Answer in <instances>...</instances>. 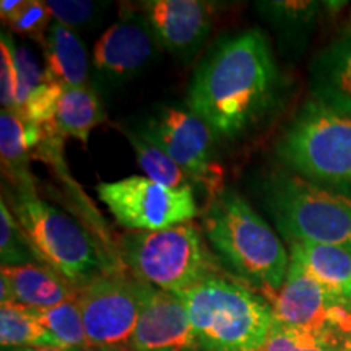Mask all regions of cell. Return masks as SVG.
Listing matches in <instances>:
<instances>
[{
  "label": "cell",
  "mask_w": 351,
  "mask_h": 351,
  "mask_svg": "<svg viewBox=\"0 0 351 351\" xmlns=\"http://www.w3.org/2000/svg\"><path fill=\"white\" fill-rule=\"evenodd\" d=\"M280 72L269 38L258 28L221 39L197 67L187 90V108L215 135L239 138L261 124L275 106Z\"/></svg>",
  "instance_id": "1"
},
{
  "label": "cell",
  "mask_w": 351,
  "mask_h": 351,
  "mask_svg": "<svg viewBox=\"0 0 351 351\" xmlns=\"http://www.w3.org/2000/svg\"><path fill=\"white\" fill-rule=\"evenodd\" d=\"M205 238L218 262L267 296L283 287L289 256L276 232L234 191H219L205 217Z\"/></svg>",
  "instance_id": "2"
},
{
  "label": "cell",
  "mask_w": 351,
  "mask_h": 351,
  "mask_svg": "<svg viewBox=\"0 0 351 351\" xmlns=\"http://www.w3.org/2000/svg\"><path fill=\"white\" fill-rule=\"evenodd\" d=\"M176 295L187 309L195 345L204 351H257L274 326L269 302L219 276Z\"/></svg>",
  "instance_id": "3"
},
{
  "label": "cell",
  "mask_w": 351,
  "mask_h": 351,
  "mask_svg": "<svg viewBox=\"0 0 351 351\" xmlns=\"http://www.w3.org/2000/svg\"><path fill=\"white\" fill-rule=\"evenodd\" d=\"M8 208L44 265L82 288L103 274H114L109 256L90 231L36 191H13Z\"/></svg>",
  "instance_id": "4"
},
{
  "label": "cell",
  "mask_w": 351,
  "mask_h": 351,
  "mask_svg": "<svg viewBox=\"0 0 351 351\" xmlns=\"http://www.w3.org/2000/svg\"><path fill=\"white\" fill-rule=\"evenodd\" d=\"M262 205L289 244H327L351 252V197L301 176L271 174L262 187Z\"/></svg>",
  "instance_id": "5"
},
{
  "label": "cell",
  "mask_w": 351,
  "mask_h": 351,
  "mask_svg": "<svg viewBox=\"0 0 351 351\" xmlns=\"http://www.w3.org/2000/svg\"><path fill=\"white\" fill-rule=\"evenodd\" d=\"M276 153L307 181L351 187V114L307 101L285 129Z\"/></svg>",
  "instance_id": "6"
},
{
  "label": "cell",
  "mask_w": 351,
  "mask_h": 351,
  "mask_svg": "<svg viewBox=\"0 0 351 351\" xmlns=\"http://www.w3.org/2000/svg\"><path fill=\"white\" fill-rule=\"evenodd\" d=\"M121 258L138 282L169 293H181L217 276L213 258L195 226L179 225L160 231H132L119 241Z\"/></svg>",
  "instance_id": "7"
},
{
  "label": "cell",
  "mask_w": 351,
  "mask_h": 351,
  "mask_svg": "<svg viewBox=\"0 0 351 351\" xmlns=\"http://www.w3.org/2000/svg\"><path fill=\"white\" fill-rule=\"evenodd\" d=\"M145 283L125 278L121 271L103 274L78 288L91 351H130L143 302Z\"/></svg>",
  "instance_id": "8"
},
{
  "label": "cell",
  "mask_w": 351,
  "mask_h": 351,
  "mask_svg": "<svg viewBox=\"0 0 351 351\" xmlns=\"http://www.w3.org/2000/svg\"><path fill=\"white\" fill-rule=\"evenodd\" d=\"M96 191L114 219L130 231L168 230L186 225L199 213L195 191H174L145 176L101 182Z\"/></svg>",
  "instance_id": "9"
},
{
  "label": "cell",
  "mask_w": 351,
  "mask_h": 351,
  "mask_svg": "<svg viewBox=\"0 0 351 351\" xmlns=\"http://www.w3.org/2000/svg\"><path fill=\"white\" fill-rule=\"evenodd\" d=\"M132 130L195 176L200 186L218 194L221 174L213 163L217 135L194 111L166 104L156 106L140 117Z\"/></svg>",
  "instance_id": "10"
},
{
  "label": "cell",
  "mask_w": 351,
  "mask_h": 351,
  "mask_svg": "<svg viewBox=\"0 0 351 351\" xmlns=\"http://www.w3.org/2000/svg\"><path fill=\"white\" fill-rule=\"evenodd\" d=\"M160 43L142 12L125 10L96 41L91 69L103 90L134 80L158 56Z\"/></svg>",
  "instance_id": "11"
},
{
  "label": "cell",
  "mask_w": 351,
  "mask_h": 351,
  "mask_svg": "<svg viewBox=\"0 0 351 351\" xmlns=\"http://www.w3.org/2000/svg\"><path fill=\"white\" fill-rule=\"evenodd\" d=\"M269 300L275 320L287 326L343 340L351 333V311L337 304L296 262L289 261L283 287Z\"/></svg>",
  "instance_id": "12"
},
{
  "label": "cell",
  "mask_w": 351,
  "mask_h": 351,
  "mask_svg": "<svg viewBox=\"0 0 351 351\" xmlns=\"http://www.w3.org/2000/svg\"><path fill=\"white\" fill-rule=\"evenodd\" d=\"M194 346V332L181 298L145 283L130 351H187Z\"/></svg>",
  "instance_id": "13"
},
{
  "label": "cell",
  "mask_w": 351,
  "mask_h": 351,
  "mask_svg": "<svg viewBox=\"0 0 351 351\" xmlns=\"http://www.w3.org/2000/svg\"><path fill=\"white\" fill-rule=\"evenodd\" d=\"M140 12L161 47L182 60H191L207 41L212 16L207 3L200 0H150L140 5Z\"/></svg>",
  "instance_id": "14"
},
{
  "label": "cell",
  "mask_w": 351,
  "mask_h": 351,
  "mask_svg": "<svg viewBox=\"0 0 351 351\" xmlns=\"http://www.w3.org/2000/svg\"><path fill=\"white\" fill-rule=\"evenodd\" d=\"M77 296L78 288L75 285L43 263L0 269V304L19 302L41 311L77 300Z\"/></svg>",
  "instance_id": "15"
},
{
  "label": "cell",
  "mask_w": 351,
  "mask_h": 351,
  "mask_svg": "<svg viewBox=\"0 0 351 351\" xmlns=\"http://www.w3.org/2000/svg\"><path fill=\"white\" fill-rule=\"evenodd\" d=\"M309 91L324 106L351 114V29L314 56L309 65Z\"/></svg>",
  "instance_id": "16"
},
{
  "label": "cell",
  "mask_w": 351,
  "mask_h": 351,
  "mask_svg": "<svg viewBox=\"0 0 351 351\" xmlns=\"http://www.w3.org/2000/svg\"><path fill=\"white\" fill-rule=\"evenodd\" d=\"M289 261L301 265L343 309L351 311V252L337 245L291 243Z\"/></svg>",
  "instance_id": "17"
},
{
  "label": "cell",
  "mask_w": 351,
  "mask_h": 351,
  "mask_svg": "<svg viewBox=\"0 0 351 351\" xmlns=\"http://www.w3.org/2000/svg\"><path fill=\"white\" fill-rule=\"evenodd\" d=\"M43 47L46 57V82L60 86L90 85V57L77 32L54 21Z\"/></svg>",
  "instance_id": "18"
},
{
  "label": "cell",
  "mask_w": 351,
  "mask_h": 351,
  "mask_svg": "<svg viewBox=\"0 0 351 351\" xmlns=\"http://www.w3.org/2000/svg\"><path fill=\"white\" fill-rule=\"evenodd\" d=\"M104 119L106 111L95 86H64L54 122L65 137L80 140L86 147L91 130Z\"/></svg>",
  "instance_id": "19"
},
{
  "label": "cell",
  "mask_w": 351,
  "mask_h": 351,
  "mask_svg": "<svg viewBox=\"0 0 351 351\" xmlns=\"http://www.w3.org/2000/svg\"><path fill=\"white\" fill-rule=\"evenodd\" d=\"M0 156L2 173L15 191H36L29 171L32 152L26 147L25 122L20 114L2 109L0 112Z\"/></svg>",
  "instance_id": "20"
},
{
  "label": "cell",
  "mask_w": 351,
  "mask_h": 351,
  "mask_svg": "<svg viewBox=\"0 0 351 351\" xmlns=\"http://www.w3.org/2000/svg\"><path fill=\"white\" fill-rule=\"evenodd\" d=\"M121 132L129 140L130 147L134 148L137 163L147 178L153 179L158 184L174 189V191H184V189H192L195 191V186H200L195 176H192L187 169L179 166L173 158H169L155 145L140 137L129 127H121Z\"/></svg>",
  "instance_id": "21"
},
{
  "label": "cell",
  "mask_w": 351,
  "mask_h": 351,
  "mask_svg": "<svg viewBox=\"0 0 351 351\" xmlns=\"http://www.w3.org/2000/svg\"><path fill=\"white\" fill-rule=\"evenodd\" d=\"M0 345L2 350L56 345L38 317V311L19 302L0 304ZM57 346V345H56Z\"/></svg>",
  "instance_id": "22"
},
{
  "label": "cell",
  "mask_w": 351,
  "mask_h": 351,
  "mask_svg": "<svg viewBox=\"0 0 351 351\" xmlns=\"http://www.w3.org/2000/svg\"><path fill=\"white\" fill-rule=\"evenodd\" d=\"M38 317L57 346L91 351L82 311L77 300L38 311Z\"/></svg>",
  "instance_id": "23"
},
{
  "label": "cell",
  "mask_w": 351,
  "mask_h": 351,
  "mask_svg": "<svg viewBox=\"0 0 351 351\" xmlns=\"http://www.w3.org/2000/svg\"><path fill=\"white\" fill-rule=\"evenodd\" d=\"M343 341L335 335L309 332L274 320L269 335L257 351H339Z\"/></svg>",
  "instance_id": "24"
},
{
  "label": "cell",
  "mask_w": 351,
  "mask_h": 351,
  "mask_svg": "<svg viewBox=\"0 0 351 351\" xmlns=\"http://www.w3.org/2000/svg\"><path fill=\"white\" fill-rule=\"evenodd\" d=\"M0 258L2 267L41 263L5 199L0 202Z\"/></svg>",
  "instance_id": "25"
},
{
  "label": "cell",
  "mask_w": 351,
  "mask_h": 351,
  "mask_svg": "<svg viewBox=\"0 0 351 351\" xmlns=\"http://www.w3.org/2000/svg\"><path fill=\"white\" fill-rule=\"evenodd\" d=\"M106 5L108 3L103 2H83V0H47L46 2L52 19L73 32L96 23Z\"/></svg>",
  "instance_id": "26"
},
{
  "label": "cell",
  "mask_w": 351,
  "mask_h": 351,
  "mask_svg": "<svg viewBox=\"0 0 351 351\" xmlns=\"http://www.w3.org/2000/svg\"><path fill=\"white\" fill-rule=\"evenodd\" d=\"M12 51L13 59H15L16 77H19L16 109L13 112H20L33 91L38 90L43 83H46V72L41 70L36 57L26 46H16L15 41H13Z\"/></svg>",
  "instance_id": "27"
},
{
  "label": "cell",
  "mask_w": 351,
  "mask_h": 351,
  "mask_svg": "<svg viewBox=\"0 0 351 351\" xmlns=\"http://www.w3.org/2000/svg\"><path fill=\"white\" fill-rule=\"evenodd\" d=\"M257 7L278 29L309 25L319 10L315 2H258Z\"/></svg>",
  "instance_id": "28"
},
{
  "label": "cell",
  "mask_w": 351,
  "mask_h": 351,
  "mask_svg": "<svg viewBox=\"0 0 351 351\" xmlns=\"http://www.w3.org/2000/svg\"><path fill=\"white\" fill-rule=\"evenodd\" d=\"M52 15L49 8L46 7V2H38V0H25L23 7L19 12V15L13 19L10 23V28L13 32L23 36L33 39L44 46L46 43L47 32L51 28Z\"/></svg>",
  "instance_id": "29"
},
{
  "label": "cell",
  "mask_w": 351,
  "mask_h": 351,
  "mask_svg": "<svg viewBox=\"0 0 351 351\" xmlns=\"http://www.w3.org/2000/svg\"><path fill=\"white\" fill-rule=\"evenodd\" d=\"M64 86L57 85V83L46 82L43 83L38 90H34L28 101L25 103L23 109L20 114L25 121L32 122L36 125H44L54 122L57 103H59L60 93H62Z\"/></svg>",
  "instance_id": "30"
},
{
  "label": "cell",
  "mask_w": 351,
  "mask_h": 351,
  "mask_svg": "<svg viewBox=\"0 0 351 351\" xmlns=\"http://www.w3.org/2000/svg\"><path fill=\"white\" fill-rule=\"evenodd\" d=\"M13 38L10 33L0 34V101L2 109H16V91H19V77H16L15 59H13Z\"/></svg>",
  "instance_id": "31"
},
{
  "label": "cell",
  "mask_w": 351,
  "mask_h": 351,
  "mask_svg": "<svg viewBox=\"0 0 351 351\" xmlns=\"http://www.w3.org/2000/svg\"><path fill=\"white\" fill-rule=\"evenodd\" d=\"M23 3L25 0H2V2H0V15H2V20L10 23V21L19 15Z\"/></svg>",
  "instance_id": "32"
},
{
  "label": "cell",
  "mask_w": 351,
  "mask_h": 351,
  "mask_svg": "<svg viewBox=\"0 0 351 351\" xmlns=\"http://www.w3.org/2000/svg\"><path fill=\"white\" fill-rule=\"evenodd\" d=\"M2 351H82L73 348H65V346L46 345V346H28V348H16V350H2Z\"/></svg>",
  "instance_id": "33"
},
{
  "label": "cell",
  "mask_w": 351,
  "mask_h": 351,
  "mask_svg": "<svg viewBox=\"0 0 351 351\" xmlns=\"http://www.w3.org/2000/svg\"><path fill=\"white\" fill-rule=\"evenodd\" d=\"M343 345L346 346V348H348V350L351 351V333H350V335H348V337H346V339H345V341H343Z\"/></svg>",
  "instance_id": "34"
},
{
  "label": "cell",
  "mask_w": 351,
  "mask_h": 351,
  "mask_svg": "<svg viewBox=\"0 0 351 351\" xmlns=\"http://www.w3.org/2000/svg\"><path fill=\"white\" fill-rule=\"evenodd\" d=\"M339 351H350V350H348V348H346V346L343 345V346H341V348H340Z\"/></svg>",
  "instance_id": "35"
}]
</instances>
